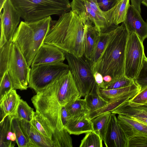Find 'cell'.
Listing matches in <instances>:
<instances>
[{"mask_svg":"<svg viewBox=\"0 0 147 147\" xmlns=\"http://www.w3.org/2000/svg\"><path fill=\"white\" fill-rule=\"evenodd\" d=\"M60 16L53 21L44 43L77 57L83 56L85 25L75 11L71 10Z\"/></svg>","mask_w":147,"mask_h":147,"instance_id":"cell-1","label":"cell"},{"mask_svg":"<svg viewBox=\"0 0 147 147\" xmlns=\"http://www.w3.org/2000/svg\"><path fill=\"white\" fill-rule=\"evenodd\" d=\"M123 22L114 28L113 32L98 59L92 66L103 76L109 75L114 80L124 75L125 53L129 35Z\"/></svg>","mask_w":147,"mask_h":147,"instance_id":"cell-2","label":"cell"},{"mask_svg":"<svg viewBox=\"0 0 147 147\" xmlns=\"http://www.w3.org/2000/svg\"><path fill=\"white\" fill-rule=\"evenodd\" d=\"M53 22L50 16L32 22L21 21L18 25L12 42L18 45L30 66Z\"/></svg>","mask_w":147,"mask_h":147,"instance_id":"cell-3","label":"cell"},{"mask_svg":"<svg viewBox=\"0 0 147 147\" xmlns=\"http://www.w3.org/2000/svg\"><path fill=\"white\" fill-rule=\"evenodd\" d=\"M25 22L37 21L53 15L60 16L71 10L69 0H10Z\"/></svg>","mask_w":147,"mask_h":147,"instance_id":"cell-4","label":"cell"},{"mask_svg":"<svg viewBox=\"0 0 147 147\" xmlns=\"http://www.w3.org/2000/svg\"><path fill=\"white\" fill-rule=\"evenodd\" d=\"M76 86L82 97L90 94H99V88L95 81L90 62L84 55L77 57L65 53Z\"/></svg>","mask_w":147,"mask_h":147,"instance_id":"cell-5","label":"cell"},{"mask_svg":"<svg viewBox=\"0 0 147 147\" xmlns=\"http://www.w3.org/2000/svg\"><path fill=\"white\" fill-rule=\"evenodd\" d=\"M69 69L68 65L63 62L44 64L30 67L28 87L36 93Z\"/></svg>","mask_w":147,"mask_h":147,"instance_id":"cell-6","label":"cell"},{"mask_svg":"<svg viewBox=\"0 0 147 147\" xmlns=\"http://www.w3.org/2000/svg\"><path fill=\"white\" fill-rule=\"evenodd\" d=\"M30 69L18 45L12 42L8 72L12 81L13 89L26 90L28 87Z\"/></svg>","mask_w":147,"mask_h":147,"instance_id":"cell-7","label":"cell"},{"mask_svg":"<svg viewBox=\"0 0 147 147\" xmlns=\"http://www.w3.org/2000/svg\"><path fill=\"white\" fill-rule=\"evenodd\" d=\"M145 55L143 42L136 33L129 34L125 50L124 75L134 80L141 68Z\"/></svg>","mask_w":147,"mask_h":147,"instance_id":"cell-8","label":"cell"},{"mask_svg":"<svg viewBox=\"0 0 147 147\" xmlns=\"http://www.w3.org/2000/svg\"><path fill=\"white\" fill-rule=\"evenodd\" d=\"M0 13V47L12 40L20 23L21 16L10 0H6Z\"/></svg>","mask_w":147,"mask_h":147,"instance_id":"cell-9","label":"cell"},{"mask_svg":"<svg viewBox=\"0 0 147 147\" xmlns=\"http://www.w3.org/2000/svg\"><path fill=\"white\" fill-rule=\"evenodd\" d=\"M71 5V10L76 12L84 25L92 24L100 33L115 26L97 13L85 0H72Z\"/></svg>","mask_w":147,"mask_h":147,"instance_id":"cell-10","label":"cell"},{"mask_svg":"<svg viewBox=\"0 0 147 147\" xmlns=\"http://www.w3.org/2000/svg\"><path fill=\"white\" fill-rule=\"evenodd\" d=\"M115 115L111 112L103 141L107 147H127L128 139Z\"/></svg>","mask_w":147,"mask_h":147,"instance_id":"cell-11","label":"cell"},{"mask_svg":"<svg viewBox=\"0 0 147 147\" xmlns=\"http://www.w3.org/2000/svg\"><path fill=\"white\" fill-rule=\"evenodd\" d=\"M65 59L64 53L59 48L43 43L35 55L31 67L44 64L63 62Z\"/></svg>","mask_w":147,"mask_h":147,"instance_id":"cell-12","label":"cell"},{"mask_svg":"<svg viewBox=\"0 0 147 147\" xmlns=\"http://www.w3.org/2000/svg\"><path fill=\"white\" fill-rule=\"evenodd\" d=\"M138 10L129 4L123 22L129 34L136 33L142 42L147 38V24Z\"/></svg>","mask_w":147,"mask_h":147,"instance_id":"cell-13","label":"cell"},{"mask_svg":"<svg viewBox=\"0 0 147 147\" xmlns=\"http://www.w3.org/2000/svg\"><path fill=\"white\" fill-rule=\"evenodd\" d=\"M20 125L29 142V147H53L51 139L44 136L30 122L20 120Z\"/></svg>","mask_w":147,"mask_h":147,"instance_id":"cell-14","label":"cell"},{"mask_svg":"<svg viewBox=\"0 0 147 147\" xmlns=\"http://www.w3.org/2000/svg\"><path fill=\"white\" fill-rule=\"evenodd\" d=\"M119 124L128 140L136 136L147 138V125L131 117L118 115Z\"/></svg>","mask_w":147,"mask_h":147,"instance_id":"cell-15","label":"cell"},{"mask_svg":"<svg viewBox=\"0 0 147 147\" xmlns=\"http://www.w3.org/2000/svg\"><path fill=\"white\" fill-rule=\"evenodd\" d=\"M64 127L70 135H79L93 131L91 120L85 114L70 117Z\"/></svg>","mask_w":147,"mask_h":147,"instance_id":"cell-16","label":"cell"},{"mask_svg":"<svg viewBox=\"0 0 147 147\" xmlns=\"http://www.w3.org/2000/svg\"><path fill=\"white\" fill-rule=\"evenodd\" d=\"M21 99L15 89L12 90L0 99V121L8 115H16Z\"/></svg>","mask_w":147,"mask_h":147,"instance_id":"cell-17","label":"cell"},{"mask_svg":"<svg viewBox=\"0 0 147 147\" xmlns=\"http://www.w3.org/2000/svg\"><path fill=\"white\" fill-rule=\"evenodd\" d=\"M13 115H8L0 122V147H13L16 143L11 124Z\"/></svg>","mask_w":147,"mask_h":147,"instance_id":"cell-18","label":"cell"},{"mask_svg":"<svg viewBox=\"0 0 147 147\" xmlns=\"http://www.w3.org/2000/svg\"><path fill=\"white\" fill-rule=\"evenodd\" d=\"M140 90L139 89L127 92L115 98L108 100V102L102 107L90 112L87 115L90 120L103 113L111 112L119 105L129 100L134 97Z\"/></svg>","mask_w":147,"mask_h":147,"instance_id":"cell-19","label":"cell"},{"mask_svg":"<svg viewBox=\"0 0 147 147\" xmlns=\"http://www.w3.org/2000/svg\"><path fill=\"white\" fill-rule=\"evenodd\" d=\"M99 34L93 24L89 23L85 25L83 55L89 61Z\"/></svg>","mask_w":147,"mask_h":147,"instance_id":"cell-20","label":"cell"},{"mask_svg":"<svg viewBox=\"0 0 147 147\" xmlns=\"http://www.w3.org/2000/svg\"><path fill=\"white\" fill-rule=\"evenodd\" d=\"M115 26L106 31L100 33L90 61L91 67L96 62L104 50L113 34Z\"/></svg>","mask_w":147,"mask_h":147,"instance_id":"cell-21","label":"cell"},{"mask_svg":"<svg viewBox=\"0 0 147 147\" xmlns=\"http://www.w3.org/2000/svg\"><path fill=\"white\" fill-rule=\"evenodd\" d=\"M70 135L65 127L61 129H55L51 138L53 147H73Z\"/></svg>","mask_w":147,"mask_h":147,"instance_id":"cell-22","label":"cell"},{"mask_svg":"<svg viewBox=\"0 0 147 147\" xmlns=\"http://www.w3.org/2000/svg\"><path fill=\"white\" fill-rule=\"evenodd\" d=\"M30 122L42 134L51 138L54 131L39 113L36 111L34 112L32 120Z\"/></svg>","mask_w":147,"mask_h":147,"instance_id":"cell-23","label":"cell"},{"mask_svg":"<svg viewBox=\"0 0 147 147\" xmlns=\"http://www.w3.org/2000/svg\"><path fill=\"white\" fill-rule=\"evenodd\" d=\"M65 106L70 117L83 114L87 115L89 112L85 99L77 98L69 102Z\"/></svg>","mask_w":147,"mask_h":147,"instance_id":"cell-24","label":"cell"},{"mask_svg":"<svg viewBox=\"0 0 147 147\" xmlns=\"http://www.w3.org/2000/svg\"><path fill=\"white\" fill-rule=\"evenodd\" d=\"M111 112L101 114L92 119L93 130L103 140L105 131L109 123Z\"/></svg>","mask_w":147,"mask_h":147,"instance_id":"cell-25","label":"cell"},{"mask_svg":"<svg viewBox=\"0 0 147 147\" xmlns=\"http://www.w3.org/2000/svg\"><path fill=\"white\" fill-rule=\"evenodd\" d=\"M129 0H118L113 13L112 22L115 26L123 23L125 19L129 5Z\"/></svg>","mask_w":147,"mask_h":147,"instance_id":"cell-26","label":"cell"},{"mask_svg":"<svg viewBox=\"0 0 147 147\" xmlns=\"http://www.w3.org/2000/svg\"><path fill=\"white\" fill-rule=\"evenodd\" d=\"M139 89L140 88L134 82L130 86L118 88L105 90L99 88V92L101 96L108 100Z\"/></svg>","mask_w":147,"mask_h":147,"instance_id":"cell-27","label":"cell"},{"mask_svg":"<svg viewBox=\"0 0 147 147\" xmlns=\"http://www.w3.org/2000/svg\"><path fill=\"white\" fill-rule=\"evenodd\" d=\"M12 40L7 42L0 47V80L8 71Z\"/></svg>","mask_w":147,"mask_h":147,"instance_id":"cell-28","label":"cell"},{"mask_svg":"<svg viewBox=\"0 0 147 147\" xmlns=\"http://www.w3.org/2000/svg\"><path fill=\"white\" fill-rule=\"evenodd\" d=\"M84 99L89 112L102 107L108 102V100L99 94H88L84 97Z\"/></svg>","mask_w":147,"mask_h":147,"instance_id":"cell-29","label":"cell"},{"mask_svg":"<svg viewBox=\"0 0 147 147\" xmlns=\"http://www.w3.org/2000/svg\"><path fill=\"white\" fill-rule=\"evenodd\" d=\"M20 121L18 117L13 115L11 124L16 134V144L19 147H29L28 141L21 129Z\"/></svg>","mask_w":147,"mask_h":147,"instance_id":"cell-30","label":"cell"},{"mask_svg":"<svg viewBox=\"0 0 147 147\" xmlns=\"http://www.w3.org/2000/svg\"><path fill=\"white\" fill-rule=\"evenodd\" d=\"M102 140L94 131L86 133L81 140L80 147H102Z\"/></svg>","mask_w":147,"mask_h":147,"instance_id":"cell-31","label":"cell"},{"mask_svg":"<svg viewBox=\"0 0 147 147\" xmlns=\"http://www.w3.org/2000/svg\"><path fill=\"white\" fill-rule=\"evenodd\" d=\"M34 109L26 102L21 99L18 105L16 115L20 119L30 122L34 112Z\"/></svg>","mask_w":147,"mask_h":147,"instance_id":"cell-32","label":"cell"},{"mask_svg":"<svg viewBox=\"0 0 147 147\" xmlns=\"http://www.w3.org/2000/svg\"><path fill=\"white\" fill-rule=\"evenodd\" d=\"M134 82L133 80L124 75L112 80L109 83H105L104 87L103 89L109 90L123 88L130 86Z\"/></svg>","mask_w":147,"mask_h":147,"instance_id":"cell-33","label":"cell"},{"mask_svg":"<svg viewBox=\"0 0 147 147\" xmlns=\"http://www.w3.org/2000/svg\"><path fill=\"white\" fill-rule=\"evenodd\" d=\"M134 81L140 90L147 87V57L145 55L141 68Z\"/></svg>","mask_w":147,"mask_h":147,"instance_id":"cell-34","label":"cell"},{"mask_svg":"<svg viewBox=\"0 0 147 147\" xmlns=\"http://www.w3.org/2000/svg\"><path fill=\"white\" fill-rule=\"evenodd\" d=\"M0 99L13 89V83L8 71L0 80Z\"/></svg>","mask_w":147,"mask_h":147,"instance_id":"cell-35","label":"cell"},{"mask_svg":"<svg viewBox=\"0 0 147 147\" xmlns=\"http://www.w3.org/2000/svg\"><path fill=\"white\" fill-rule=\"evenodd\" d=\"M128 101L131 103L136 104H144L147 103V87L140 90Z\"/></svg>","mask_w":147,"mask_h":147,"instance_id":"cell-36","label":"cell"},{"mask_svg":"<svg viewBox=\"0 0 147 147\" xmlns=\"http://www.w3.org/2000/svg\"><path fill=\"white\" fill-rule=\"evenodd\" d=\"M127 147H147V138L136 136L128 140Z\"/></svg>","mask_w":147,"mask_h":147,"instance_id":"cell-37","label":"cell"},{"mask_svg":"<svg viewBox=\"0 0 147 147\" xmlns=\"http://www.w3.org/2000/svg\"><path fill=\"white\" fill-rule=\"evenodd\" d=\"M98 5L103 11H108L113 8L118 0H96Z\"/></svg>","mask_w":147,"mask_h":147,"instance_id":"cell-38","label":"cell"},{"mask_svg":"<svg viewBox=\"0 0 147 147\" xmlns=\"http://www.w3.org/2000/svg\"><path fill=\"white\" fill-rule=\"evenodd\" d=\"M96 82L100 88L103 89L104 87L105 82L103 80V76L100 73L96 71L93 74Z\"/></svg>","mask_w":147,"mask_h":147,"instance_id":"cell-39","label":"cell"},{"mask_svg":"<svg viewBox=\"0 0 147 147\" xmlns=\"http://www.w3.org/2000/svg\"><path fill=\"white\" fill-rule=\"evenodd\" d=\"M70 117L65 106H62L61 110V117L62 123L64 127Z\"/></svg>","mask_w":147,"mask_h":147,"instance_id":"cell-40","label":"cell"},{"mask_svg":"<svg viewBox=\"0 0 147 147\" xmlns=\"http://www.w3.org/2000/svg\"><path fill=\"white\" fill-rule=\"evenodd\" d=\"M128 102L129 104L134 108L139 110L147 116V103L144 104H136Z\"/></svg>","mask_w":147,"mask_h":147,"instance_id":"cell-41","label":"cell"},{"mask_svg":"<svg viewBox=\"0 0 147 147\" xmlns=\"http://www.w3.org/2000/svg\"><path fill=\"white\" fill-rule=\"evenodd\" d=\"M131 5L138 10L140 13H141V3L142 0H131Z\"/></svg>","mask_w":147,"mask_h":147,"instance_id":"cell-42","label":"cell"},{"mask_svg":"<svg viewBox=\"0 0 147 147\" xmlns=\"http://www.w3.org/2000/svg\"><path fill=\"white\" fill-rule=\"evenodd\" d=\"M103 80L105 83H107L111 82L112 78L110 76L107 75L103 76Z\"/></svg>","mask_w":147,"mask_h":147,"instance_id":"cell-43","label":"cell"},{"mask_svg":"<svg viewBox=\"0 0 147 147\" xmlns=\"http://www.w3.org/2000/svg\"><path fill=\"white\" fill-rule=\"evenodd\" d=\"M6 0H0V12L1 13L2 9Z\"/></svg>","mask_w":147,"mask_h":147,"instance_id":"cell-44","label":"cell"},{"mask_svg":"<svg viewBox=\"0 0 147 147\" xmlns=\"http://www.w3.org/2000/svg\"><path fill=\"white\" fill-rule=\"evenodd\" d=\"M141 3L143 5L147 7V0H142Z\"/></svg>","mask_w":147,"mask_h":147,"instance_id":"cell-45","label":"cell"},{"mask_svg":"<svg viewBox=\"0 0 147 147\" xmlns=\"http://www.w3.org/2000/svg\"><path fill=\"white\" fill-rule=\"evenodd\" d=\"M146 23H147V20L146 21Z\"/></svg>","mask_w":147,"mask_h":147,"instance_id":"cell-46","label":"cell"}]
</instances>
